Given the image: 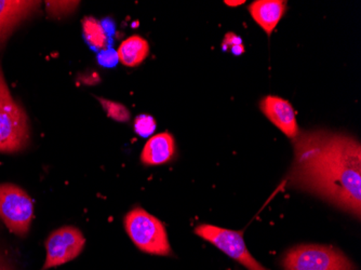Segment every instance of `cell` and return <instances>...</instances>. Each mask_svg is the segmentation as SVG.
<instances>
[{
	"label": "cell",
	"instance_id": "1",
	"mask_svg": "<svg viewBox=\"0 0 361 270\" xmlns=\"http://www.w3.org/2000/svg\"><path fill=\"white\" fill-rule=\"evenodd\" d=\"M293 140L289 185L360 217V143L345 134L324 130L300 132Z\"/></svg>",
	"mask_w": 361,
	"mask_h": 270
},
{
	"label": "cell",
	"instance_id": "2",
	"mask_svg": "<svg viewBox=\"0 0 361 270\" xmlns=\"http://www.w3.org/2000/svg\"><path fill=\"white\" fill-rule=\"evenodd\" d=\"M28 143L27 116L12 97L0 65V153L21 152Z\"/></svg>",
	"mask_w": 361,
	"mask_h": 270
},
{
	"label": "cell",
	"instance_id": "3",
	"mask_svg": "<svg viewBox=\"0 0 361 270\" xmlns=\"http://www.w3.org/2000/svg\"><path fill=\"white\" fill-rule=\"evenodd\" d=\"M128 235L144 253L160 257L172 254L165 225L141 208L133 209L125 217Z\"/></svg>",
	"mask_w": 361,
	"mask_h": 270
},
{
	"label": "cell",
	"instance_id": "4",
	"mask_svg": "<svg viewBox=\"0 0 361 270\" xmlns=\"http://www.w3.org/2000/svg\"><path fill=\"white\" fill-rule=\"evenodd\" d=\"M281 265L285 270H356L340 250L319 245L292 247L286 253Z\"/></svg>",
	"mask_w": 361,
	"mask_h": 270
},
{
	"label": "cell",
	"instance_id": "5",
	"mask_svg": "<svg viewBox=\"0 0 361 270\" xmlns=\"http://www.w3.org/2000/svg\"><path fill=\"white\" fill-rule=\"evenodd\" d=\"M34 219V202L19 186L0 184V219L20 237L27 235Z\"/></svg>",
	"mask_w": 361,
	"mask_h": 270
},
{
	"label": "cell",
	"instance_id": "6",
	"mask_svg": "<svg viewBox=\"0 0 361 270\" xmlns=\"http://www.w3.org/2000/svg\"><path fill=\"white\" fill-rule=\"evenodd\" d=\"M196 235L216 245L225 254L232 257L248 270H267L252 257L243 240V231L221 228L213 225H200L195 229Z\"/></svg>",
	"mask_w": 361,
	"mask_h": 270
},
{
	"label": "cell",
	"instance_id": "7",
	"mask_svg": "<svg viewBox=\"0 0 361 270\" xmlns=\"http://www.w3.org/2000/svg\"><path fill=\"white\" fill-rule=\"evenodd\" d=\"M86 245L84 235L76 227L56 229L46 241V261L42 270L58 267L79 257Z\"/></svg>",
	"mask_w": 361,
	"mask_h": 270
},
{
	"label": "cell",
	"instance_id": "8",
	"mask_svg": "<svg viewBox=\"0 0 361 270\" xmlns=\"http://www.w3.org/2000/svg\"><path fill=\"white\" fill-rule=\"evenodd\" d=\"M262 113L275 127L281 130L286 137L295 139L300 134L297 113L291 103L283 97L269 95L262 99L259 104Z\"/></svg>",
	"mask_w": 361,
	"mask_h": 270
},
{
	"label": "cell",
	"instance_id": "9",
	"mask_svg": "<svg viewBox=\"0 0 361 270\" xmlns=\"http://www.w3.org/2000/svg\"><path fill=\"white\" fill-rule=\"evenodd\" d=\"M39 1L0 0V49L22 22L39 9Z\"/></svg>",
	"mask_w": 361,
	"mask_h": 270
},
{
	"label": "cell",
	"instance_id": "10",
	"mask_svg": "<svg viewBox=\"0 0 361 270\" xmlns=\"http://www.w3.org/2000/svg\"><path fill=\"white\" fill-rule=\"evenodd\" d=\"M283 0H257L249 6V11L257 25L271 36L276 26L283 19L287 5Z\"/></svg>",
	"mask_w": 361,
	"mask_h": 270
},
{
	"label": "cell",
	"instance_id": "11",
	"mask_svg": "<svg viewBox=\"0 0 361 270\" xmlns=\"http://www.w3.org/2000/svg\"><path fill=\"white\" fill-rule=\"evenodd\" d=\"M176 153V142L168 132L156 134L147 141L141 154V161L145 166L167 164Z\"/></svg>",
	"mask_w": 361,
	"mask_h": 270
},
{
	"label": "cell",
	"instance_id": "12",
	"mask_svg": "<svg viewBox=\"0 0 361 270\" xmlns=\"http://www.w3.org/2000/svg\"><path fill=\"white\" fill-rule=\"evenodd\" d=\"M117 54L121 64L125 66H139L149 56V44L141 36H131L121 42Z\"/></svg>",
	"mask_w": 361,
	"mask_h": 270
},
{
	"label": "cell",
	"instance_id": "13",
	"mask_svg": "<svg viewBox=\"0 0 361 270\" xmlns=\"http://www.w3.org/2000/svg\"><path fill=\"white\" fill-rule=\"evenodd\" d=\"M82 30H84L85 39L88 42L89 46L92 47L95 50H104L109 38H107L106 30L100 22L94 18L88 16L82 21Z\"/></svg>",
	"mask_w": 361,
	"mask_h": 270
},
{
	"label": "cell",
	"instance_id": "14",
	"mask_svg": "<svg viewBox=\"0 0 361 270\" xmlns=\"http://www.w3.org/2000/svg\"><path fill=\"white\" fill-rule=\"evenodd\" d=\"M99 102L102 105L103 109L106 111L107 116L114 121H119V123H127L129 121L130 111H128L125 105L102 99V97H99Z\"/></svg>",
	"mask_w": 361,
	"mask_h": 270
},
{
	"label": "cell",
	"instance_id": "15",
	"mask_svg": "<svg viewBox=\"0 0 361 270\" xmlns=\"http://www.w3.org/2000/svg\"><path fill=\"white\" fill-rule=\"evenodd\" d=\"M135 130L140 137H151L156 130V121L152 116L141 115L135 118Z\"/></svg>",
	"mask_w": 361,
	"mask_h": 270
},
{
	"label": "cell",
	"instance_id": "16",
	"mask_svg": "<svg viewBox=\"0 0 361 270\" xmlns=\"http://www.w3.org/2000/svg\"><path fill=\"white\" fill-rule=\"evenodd\" d=\"M223 47H224V49H229L236 56H240V54L245 52V47H243L240 38L233 34V32H228L225 36Z\"/></svg>",
	"mask_w": 361,
	"mask_h": 270
},
{
	"label": "cell",
	"instance_id": "17",
	"mask_svg": "<svg viewBox=\"0 0 361 270\" xmlns=\"http://www.w3.org/2000/svg\"><path fill=\"white\" fill-rule=\"evenodd\" d=\"M78 3H66V1H46L47 10L52 16H61L64 12L71 11V8L76 7Z\"/></svg>",
	"mask_w": 361,
	"mask_h": 270
},
{
	"label": "cell",
	"instance_id": "18",
	"mask_svg": "<svg viewBox=\"0 0 361 270\" xmlns=\"http://www.w3.org/2000/svg\"><path fill=\"white\" fill-rule=\"evenodd\" d=\"M118 54L113 49H107V50H103L100 54H99V62L101 65L106 67L115 66L118 62Z\"/></svg>",
	"mask_w": 361,
	"mask_h": 270
},
{
	"label": "cell",
	"instance_id": "19",
	"mask_svg": "<svg viewBox=\"0 0 361 270\" xmlns=\"http://www.w3.org/2000/svg\"><path fill=\"white\" fill-rule=\"evenodd\" d=\"M245 3V0H238V1H234V0H226V1H224L225 5L229 6V7H237V6L243 5V4Z\"/></svg>",
	"mask_w": 361,
	"mask_h": 270
}]
</instances>
